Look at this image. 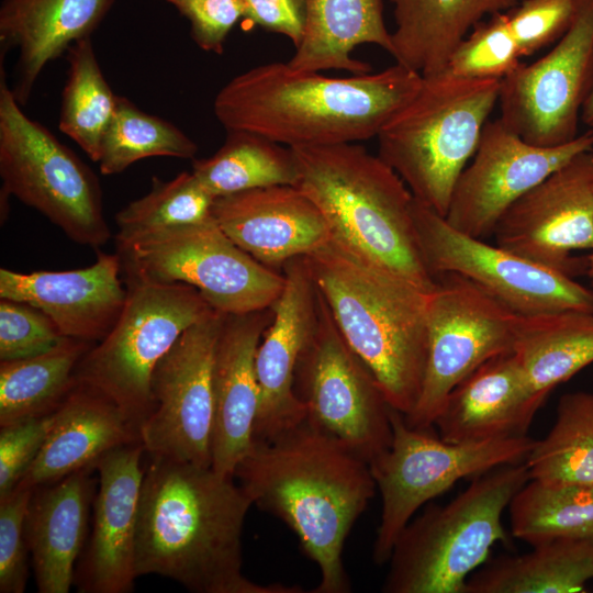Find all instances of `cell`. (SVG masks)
<instances>
[{"instance_id": "obj_1", "label": "cell", "mask_w": 593, "mask_h": 593, "mask_svg": "<svg viewBox=\"0 0 593 593\" xmlns=\"http://www.w3.org/2000/svg\"><path fill=\"white\" fill-rule=\"evenodd\" d=\"M149 456L141 491L137 577L158 574L195 593H303L243 573L242 536L253 502L234 477Z\"/></svg>"}, {"instance_id": "obj_2", "label": "cell", "mask_w": 593, "mask_h": 593, "mask_svg": "<svg viewBox=\"0 0 593 593\" xmlns=\"http://www.w3.org/2000/svg\"><path fill=\"white\" fill-rule=\"evenodd\" d=\"M234 479L253 505L280 518L317 564L313 593H348L345 540L377 485L369 463L305 418L270 441L253 443Z\"/></svg>"}, {"instance_id": "obj_3", "label": "cell", "mask_w": 593, "mask_h": 593, "mask_svg": "<svg viewBox=\"0 0 593 593\" xmlns=\"http://www.w3.org/2000/svg\"><path fill=\"white\" fill-rule=\"evenodd\" d=\"M422 81L399 63L376 74L332 78L275 61L227 81L213 111L226 132L258 134L290 148L357 143L377 137Z\"/></svg>"}, {"instance_id": "obj_4", "label": "cell", "mask_w": 593, "mask_h": 593, "mask_svg": "<svg viewBox=\"0 0 593 593\" xmlns=\"http://www.w3.org/2000/svg\"><path fill=\"white\" fill-rule=\"evenodd\" d=\"M306 259L343 337L371 370L391 407L409 415L426 369L429 293L334 239Z\"/></svg>"}, {"instance_id": "obj_5", "label": "cell", "mask_w": 593, "mask_h": 593, "mask_svg": "<svg viewBox=\"0 0 593 593\" xmlns=\"http://www.w3.org/2000/svg\"><path fill=\"white\" fill-rule=\"evenodd\" d=\"M300 189L324 215L332 239L430 293L437 284L416 240L414 197L378 155L357 143L292 147Z\"/></svg>"}, {"instance_id": "obj_6", "label": "cell", "mask_w": 593, "mask_h": 593, "mask_svg": "<svg viewBox=\"0 0 593 593\" xmlns=\"http://www.w3.org/2000/svg\"><path fill=\"white\" fill-rule=\"evenodd\" d=\"M501 80L423 76L415 96L377 135L378 156L413 197L446 216L456 182L499 102Z\"/></svg>"}, {"instance_id": "obj_7", "label": "cell", "mask_w": 593, "mask_h": 593, "mask_svg": "<svg viewBox=\"0 0 593 593\" xmlns=\"http://www.w3.org/2000/svg\"><path fill=\"white\" fill-rule=\"evenodd\" d=\"M529 480L525 461L473 478L445 505H430L412 518L388 560L384 593H463L468 578L499 541L513 496Z\"/></svg>"}, {"instance_id": "obj_8", "label": "cell", "mask_w": 593, "mask_h": 593, "mask_svg": "<svg viewBox=\"0 0 593 593\" xmlns=\"http://www.w3.org/2000/svg\"><path fill=\"white\" fill-rule=\"evenodd\" d=\"M1 200L35 209L79 245L111 237L94 172L41 123L29 118L0 68Z\"/></svg>"}, {"instance_id": "obj_9", "label": "cell", "mask_w": 593, "mask_h": 593, "mask_svg": "<svg viewBox=\"0 0 593 593\" xmlns=\"http://www.w3.org/2000/svg\"><path fill=\"white\" fill-rule=\"evenodd\" d=\"M125 284L119 320L82 356L75 376L115 402L139 430L153 410L155 366L187 328L217 311L184 283L126 279Z\"/></svg>"}, {"instance_id": "obj_10", "label": "cell", "mask_w": 593, "mask_h": 593, "mask_svg": "<svg viewBox=\"0 0 593 593\" xmlns=\"http://www.w3.org/2000/svg\"><path fill=\"white\" fill-rule=\"evenodd\" d=\"M124 279L184 283L222 314L269 309L284 287L281 271L238 247L211 216L116 244Z\"/></svg>"}, {"instance_id": "obj_11", "label": "cell", "mask_w": 593, "mask_h": 593, "mask_svg": "<svg viewBox=\"0 0 593 593\" xmlns=\"http://www.w3.org/2000/svg\"><path fill=\"white\" fill-rule=\"evenodd\" d=\"M390 447L369 466L381 495V516L372 549L387 563L393 546L417 510L457 481L526 460L536 439L528 435L480 443H450L430 429L410 427L392 409Z\"/></svg>"}, {"instance_id": "obj_12", "label": "cell", "mask_w": 593, "mask_h": 593, "mask_svg": "<svg viewBox=\"0 0 593 593\" xmlns=\"http://www.w3.org/2000/svg\"><path fill=\"white\" fill-rule=\"evenodd\" d=\"M294 393L309 423L368 463L390 447L392 407L343 337L321 292L315 327L295 367Z\"/></svg>"}, {"instance_id": "obj_13", "label": "cell", "mask_w": 593, "mask_h": 593, "mask_svg": "<svg viewBox=\"0 0 593 593\" xmlns=\"http://www.w3.org/2000/svg\"><path fill=\"white\" fill-rule=\"evenodd\" d=\"M428 295V354L419 398L404 419L432 429L447 396L489 359L513 351L518 314L467 278L436 277Z\"/></svg>"}, {"instance_id": "obj_14", "label": "cell", "mask_w": 593, "mask_h": 593, "mask_svg": "<svg viewBox=\"0 0 593 593\" xmlns=\"http://www.w3.org/2000/svg\"><path fill=\"white\" fill-rule=\"evenodd\" d=\"M412 216L421 255L433 277L460 275L518 315L593 312L592 290L572 277L456 230L415 198Z\"/></svg>"}, {"instance_id": "obj_15", "label": "cell", "mask_w": 593, "mask_h": 593, "mask_svg": "<svg viewBox=\"0 0 593 593\" xmlns=\"http://www.w3.org/2000/svg\"><path fill=\"white\" fill-rule=\"evenodd\" d=\"M592 87L593 0H577L574 19L552 49L501 80L499 119L529 144H566L580 134Z\"/></svg>"}, {"instance_id": "obj_16", "label": "cell", "mask_w": 593, "mask_h": 593, "mask_svg": "<svg viewBox=\"0 0 593 593\" xmlns=\"http://www.w3.org/2000/svg\"><path fill=\"white\" fill-rule=\"evenodd\" d=\"M224 315L191 325L155 366L153 410L139 427L146 454L211 467L213 362Z\"/></svg>"}, {"instance_id": "obj_17", "label": "cell", "mask_w": 593, "mask_h": 593, "mask_svg": "<svg viewBox=\"0 0 593 593\" xmlns=\"http://www.w3.org/2000/svg\"><path fill=\"white\" fill-rule=\"evenodd\" d=\"M592 148L593 128L566 144L541 147L524 141L500 119L488 121L456 182L445 219L456 230L486 239L515 201Z\"/></svg>"}, {"instance_id": "obj_18", "label": "cell", "mask_w": 593, "mask_h": 593, "mask_svg": "<svg viewBox=\"0 0 593 593\" xmlns=\"http://www.w3.org/2000/svg\"><path fill=\"white\" fill-rule=\"evenodd\" d=\"M590 152L515 201L496 224L495 244L572 278L585 269V262L572 254L593 250Z\"/></svg>"}, {"instance_id": "obj_19", "label": "cell", "mask_w": 593, "mask_h": 593, "mask_svg": "<svg viewBox=\"0 0 593 593\" xmlns=\"http://www.w3.org/2000/svg\"><path fill=\"white\" fill-rule=\"evenodd\" d=\"M282 273L283 290L256 351L259 403L253 443L270 441L306 417L294 393V372L317 321L320 291L306 256L288 260Z\"/></svg>"}, {"instance_id": "obj_20", "label": "cell", "mask_w": 593, "mask_h": 593, "mask_svg": "<svg viewBox=\"0 0 593 593\" xmlns=\"http://www.w3.org/2000/svg\"><path fill=\"white\" fill-rule=\"evenodd\" d=\"M145 454L142 441H136L109 451L94 466L92 530L74 582L81 593H126L134 586Z\"/></svg>"}, {"instance_id": "obj_21", "label": "cell", "mask_w": 593, "mask_h": 593, "mask_svg": "<svg viewBox=\"0 0 593 593\" xmlns=\"http://www.w3.org/2000/svg\"><path fill=\"white\" fill-rule=\"evenodd\" d=\"M118 254L98 251L93 265L63 271L0 269V299L29 303L65 337L100 342L119 320L127 296Z\"/></svg>"}, {"instance_id": "obj_22", "label": "cell", "mask_w": 593, "mask_h": 593, "mask_svg": "<svg viewBox=\"0 0 593 593\" xmlns=\"http://www.w3.org/2000/svg\"><path fill=\"white\" fill-rule=\"evenodd\" d=\"M212 217L244 251L282 272L283 265L332 239L328 224L300 189L278 184L217 197Z\"/></svg>"}, {"instance_id": "obj_23", "label": "cell", "mask_w": 593, "mask_h": 593, "mask_svg": "<svg viewBox=\"0 0 593 593\" xmlns=\"http://www.w3.org/2000/svg\"><path fill=\"white\" fill-rule=\"evenodd\" d=\"M272 307L225 314L213 362L212 469L232 475L253 445L259 403L256 351Z\"/></svg>"}, {"instance_id": "obj_24", "label": "cell", "mask_w": 593, "mask_h": 593, "mask_svg": "<svg viewBox=\"0 0 593 593\" xmlns=\"http://www.w3.org/2000/svg\"><path fill=\"white\" fill-rule=\"evenodd\" d=\"M546 399L532 388L510 351L489 359L458 383L434 426L450 443L524 436Z\"/></svg>"}, {"instance_id": "obj_25", "label": "cell", "mask_w": 593, "mask_h": 593, "mask_svg": "<svg viewBox=\"0 0 593 593\" xmlns=\"http://www.w3.org/2000/svg\"><path fill=\"white\" fill-rule=\"evenodd\" d=\"M141 441L139 430L104 393L81 381L54 413L36 459L18 485L35 489L94 467L109 451Z\"/></svg>"}, {"instance_id": "obj_26", "label": "cell", "mask_w": 593, "mask_h": 593, "mask_svg": "<svg viewBox=\"0 0 593 593\" xmlns=\"http://www.w3.org/2000/svg\"><path fill=\"white\" fill-rule=\"evenodd\" d=\"M115 0H1V56L16 49L13 94L26 104L47 64L91 37Z\"/></svg>"}, {"instance_id": "obj_27", "label": "cell", "mask_w": 593, "mask_h": 593, "mask_svg": "<svg viewBox=\"0 0 593 593\" xmlns=\"http://www.w3.org/2000/svg\"><path fill=\"white\" fill-rule=\"evenodd\" d=\"M96 467L37 486L29 504L25 532L40 593H68L86 546Z\"/></svg>"}, {"instance_id": "obj_28", "label": "cell", "mask_w": 593, "mask_h": 593, "mask_svg": "<svg viewBox=\"0 0 593 593\" xmlns=\"http://www.w3.org/2000/svg\"><path fill=\"white\" fill-rule=\"evenodd\" d=\"M395 30L392 57L422 76L440 72L459 43L485 15L522 0H390Z\"/></svg>"}, {"instance_id": "obj_29", "label": "cell", "mask_w": 593, "mask_h": 593, "mask_svg": "<svg viewBox=\"0 0 593 593\" xmlns=\"http://www.w3.org/2000/svg\"><path fill=\"white\" fill-rule=\"evenodd\" d=\"M304 1V34L287 61L292 68L311 72L336 69L361 75L371 72V66L353 57L358 45L373 44L392 54L382 0Z\"/></svg>"}, {"instance_id": "obj_30", "label": "cell", "mask_w": 593, "mask_h": 593, "mask_svg": "<svg viewBox=\"0 0 593 593\" xmlns=\"http://www.w3.org/2000/svg\"><path fill=\"white\" fill-rule=\"evenodd\" d=\"M477 569L463 593L585 592L593 580V538H558Z\"/></svg>"}, {"instance_id": "obj_31", "label": "cell", "mask_w": 593, "mask_h": 593, "mask_svg": "<svg viewBox=\"0 0 593 593\" xmlns=\"http://www.w3.org/2000/svg\"><path fill=\"white\" fill-rule=\"evenodd\" d=\"M513 353L532 388L548 398L593 363V312L518 315Z\"/></svg>"}, {"instance_id": "obj_32", "label": "cell", "mask_w": 593, "mask_h": 593, "mask_svg": "<svg viewBox=\"0 0 593 593\" xmlns=\"http://www.w3.org/2000/svg\"><path fill=\"white\" fill-rule=\"evenodd\" d=\"M92 345L66 338L42 355L0 361V426L54 413L76 384V368Z\"/></svg>"}, {"instance_id": "obj_33", "label": "cell", "mask_w": 593, "mask_h": 593, "mask_svg": "<svg viewBox=\"0 0 593 593\" xmlns=\"http://www.w3.org/2000/svg\"><path fill=\"white\" fill-rule=\"evenodd\" d=\"M214 198L298 179L292 148L258 134L232 131L210 157L193 161L191 170Z\"/></svg>"}, {"instance_id": "obj_34", "label": "cell", "mask_w": 593, "mask_h": 593, "mask_svg": "<svg viewBox=\"0 0 593 593\" xmlns=\"http://www.w3.org/2000/svg\"><path fill=\"white\" fill-rule=\"evenodd\" d=\"M529 479L550 485H593V392L563 394L549 433L525 460Z\"/></svg>"}, {"instance_id": "obj_35", "label": "cell", "mask_w": 593, "mask_h": 593, "mask_svg": "<svg viewBox=\"0 0 593 593\" xmlns=\"http://www.w3.org/2000/svg\"><path fill=\"white\" fill-rule=\"evenodd\" d=\"M66 57L69 68L61 94L58 126L92 161L98 163L118 96L100 68L91 37L74 43Z\"/></svg>"}, {"instance_id": "obj_36", "label": "cell", "mask_w": 593, "mask_h": 593, "mask_svg": "<svg viewBox=\"0 0 593 593\" xmlns=\"http://www.w3.org/2000/svg\"><path fill=\"white\" fill-rule=\"evenodd\" d=\"M508 510L513 536L532 546L558 538H593V485H550L529 479Z\"/></svg>"}, {"instance_id": "obj_37", "label": "cell", "mask_w": 593, "mask_h": 593, "mask_svg": "<svg viewBox=\"0 0 593 593\" xmlns=\"http://www.w3.org/2000/svg\"><path fill=\"white\" fill-rule=\"evenodd\" d=\"M197 152L195 142L176 125L142 111L127 98L118 96L98 164L101 174L115 175L144 158L164 156L190 159Z\"/></svg>"}, {"instance_id": "obj_38", "label": "cell", "mask_w": 593, "mask_h": 593, "mask_svg": "<svg viewBox=\"0 0 593 593\" xmlns=\"http://www.w3.org/2000/svg\"><path fill=\"white\" fill-rule=\"evenodd\" d=\"M214 199L192 171H182L170 180L153 177L149 191L115 214L116 244L202 222L212 216Z\"/></svg>"}, {"instance_id": "obj_39", "label": "cell", "mask_w": 593, "mask_h": 593, "mask_svg": "<svg viewBox=\"0 0 593 593\" xmlns=\"http://www.w3.org/2000/svg\"><path fill=\"white\" fill-rule=\"evenodd\" d=\"M521 58L506 13L500 12L459 43L441 71L461 79L502 80L522 64Z\"/></svg>"}, {"instance_id": "obj_40", "label": "cell", "mask_w": 593, "mask_h": 593, "mask_svg": "<svg viewBox=\"0 0 593 593\" xmlns=\"http://www.w3.org/2000/svg\"><path fill=\"white\" fill-rule=\"evenodd\" d=\"M66 338L40 309L25 302L0 299V361L42 355Z\"/></svg>"}, {"instance_id": "obj_41", "label": "cell", "mask_w": 593, "mask_h": 593, "mask_svg": "<svg viewBox=\"0 0 593 593\" xmlns=\"http://www.w3.org/2000/svg\"><path fill=\"white\" fill-rule=\"evenodd\" d=\"M31 488L18 485L0 500V592L23 593L30 552L25 532Z\"/></svg>"}, {"instance_id": "obj_42", "label": "cell", "mask_w": 593, "mask_h": 593, "mask_svg": "<svg viewBox=\"0 0 593 593\" xmlns=\"http://www.w3.org/2000/svg\"><path fill=\"white\" fill-rule=\"evenodd\" d=\"M577 0H522L505 11L522 57L558 41L570 27Z\"/></svg>"}, {"instance_id": "obj_43", "label": "cell", "mask_w": 593, "mask_h": 593, "mask_svg": "<svg viewBox=\"0 0 593 593\" xmlns=\"http://www.w3.org/2000/svg\"><path fill=\"white\" fill-rule=\"evenodd\" d=\"M54 413L1 426L0 500L18 486L36 459L53 424Z\"/></svg>"}, {"instance_id": "obj_44", "label": "cell", "mask_w": 593, "mask_h": 593, "mask_svg": "<svg viewBox=\"0 0 593 593\" xmlns=\"http://www.w3.org/2000/svg\"><path fill=\"white\" fill-rule=\"evenodd\" d=\"M190 23V34L203 51L222 54L225 41L244 15L240 0H164Z\"/></svg>"}, {"instance_id": "obj_45", "label": "cell", "mask_w": 593, "mask_h": 593, "mask_svg": "<svg viewBox=\"0 0 593 593\" xmlns=\"http://www.w3.org/2000/svg\"><path fill=\"white\" fill-rule=\"evenodd\" d=\"M246 20L287 36L298 47L302 41L306 8L304 0H240Z\"/></svg>"}, {"instance_id": "obj_46", "label": "cell", "mask_w": 593, "mask_h": 593, "mask_svg": "<svg viewBox=\"0 0 593 593\" xmlns=\"http://www.w3.org/2000/svg\"><path fill=\"white\" fill-rule=\"evenodd\" d=\"M581 122L588 128H593V87L582 108Z\"/></svg>"}, {"instance_id": "obj_47", "label": "cell", "mask_w": 593, "mask_h": 593, "mask_svg": "<svg viewBox=\"0 0 593 593\" xmlns=\"http://www.w3.org/2000/svg\"><path fill=\"white\" fill-rule=\"evenodd\" d=\"M585 270H586V273L590 278V282H591V290L593 292V251L586 257V261H585Z\"/></svg>"}, {"instance_id": "obj_48", "label": "cell", "mask_w": 593, "mask_h": 593, "mask_svg": "<svg viewBox=\"0 0 593 593\" xmlns=\"http://www.w3.org/2000/svg\"><path fill=\"white\" fill-rule=\"evenodd\" d=\"M590 168H591V180H592V187H593V148L590 152Z\"/></svg>"}]
</instances>
